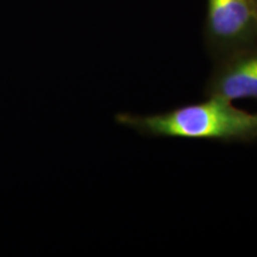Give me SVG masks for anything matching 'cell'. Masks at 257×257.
Returning a JSON list of instances; mask_svg holds the SVG:
<instances>
[{
	"mask_svg": "<svg viewBox=\"0 0 257 257\" xmlns=\"http://www.w3.org/2000/svg\"><path fill=\"white\" fill-rule=\"evenodd\" d=\"M204 91L205 96L231 102L242 99L257 101V44L214 61Z\"/></svg>",
	"mask_w": 257,
	"mask_h": 257,
	"instance_id": "obj_3",
	"label": "cell"
},
{
	"mask_svg": "<svg viewBox=\"0 0 257 257\" xmlns=\"http://www.w3.org/2000/svg\"><path fill=\"white\" fill-rule=\"evenodd\" d=\"M256 3H257V0H256Z\"/></svg>",
	"mask_w": 257,
	"mask_h": 257,
	"instance_id": "obj_4",
	"label": "cell"
},
{
	"mask_svg": "<svg viewBox=\"0 0 257 257\" xmlns=\"http://www.w3.org/2000/svg\"><path fill=\"white\" fill-rule=\"evenodd\" d=\"M115 121L141 136L246 143L257 141V113L217 96L156 113L121 112Z\"/></svg>",
	"mask_w": 257,
	"mask_h": 257,
	"instance_id": "obj_1",
	"label": "cell"
},
{
	"mask_svg": "<svg viewBox=\"0 0 257 257\" xmlns=\"http://www.w3.org/2000/svg\"><path fill=\"white\" fill-rule=\"evenodd\" d=\"M204 42L213 62L257 44L256 0H206Z\"/></svg>",
	"mask_w": 257,
	"mask_h": 257,
	"instance_id": "obj_2",
	"label": "cell"
}]
</instances>
